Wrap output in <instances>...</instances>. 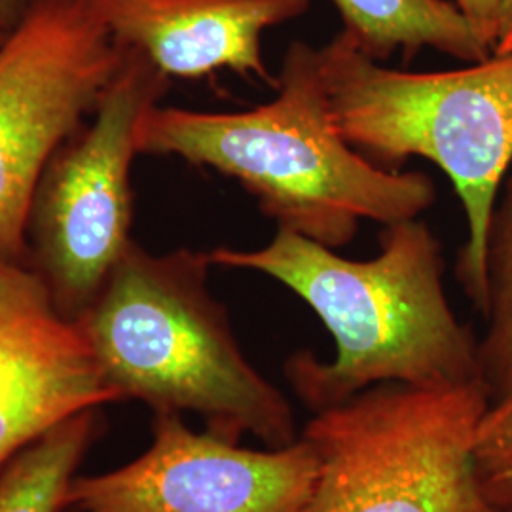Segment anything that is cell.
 Returning a JSON list of instances; mask_svg holds the SVG:
<instances>
[{
    "instance_id": "6da1fadb",
    "label": "cell",
    "mask_w": 512,
    "mask_h": 512,
    "mask_svg": "<svg viewBox=\"0 0 512 512\" xmlns=\"http://www.w3.org/2000/svg\"><path fill=\"white\" fill-rule=\"evenodd\" d=\"M378 243L374 258L349 260L277 230L258 249L209 251L213 266L251 270L285 285L332 334V361L302 349L283 366L294 395L313 414L372 385H482L478 338L450 306L433 230L420 219L401 220L384 226Z\"/></svg>"
},
{
    "instance_id": "7a4b0ae2",
    "label": "cell",
    "mask_w": 512,
    "mask_h": 512,
    "mask_svg": "<svg viewBox=\"0 0 512 512\" xmlns=\"http://www.w3.org/2000/svg\"><path fill=\"white\" fill-rule=\"evenodd\" d=\"M137 147L238 181L277 230L330 249L349 245L361 220L420 219L437 202L429 175L384 169L340 135L319 52L304 40L289 44L268 103L239 112L158 103L141 118Z\"/></svg>"
},
{
    "instance_id": "3957f363",
    "label": "cell",
    "mask_w": 512,
    "mask_h": 512,
    "mask_svg": "<svg viewBox=\"0 0 512 512\" xmlns=\"http://www.w3.org/2000/svg\"><path fill=\"white\" fill-rule=\"evenodd\" d=\"M209 251L154 255L131 241L76 321L118 401L154 414H198L205 431L268 448L298 440L289 399L241 351L224 304L207 289Z\"/></svg>"
},
{
    "instance_id": "277c9868",
    "label": "cell",
    "mask_w": 512,
    "mask_h": 512,
    "mask_svg": "<svg viewBox=\"0 0 512 512\" xmlns=\"http://www.w3.org/2000/svg\"><path fill=\"white\" fill-rule=\"evenodd\" d=\"M317 52L332 122L351 147L393 171L423 158L454 184L467 217L456 277L484 313L486 234L512 165V54L456 71H403L363 54L344 31Z\"/></svg>"
},
{
    "instance_id": "5b68a950",
    "label": "cell",
    "mask_w": 512,
    "mask_h": 512,
    "mask_svg": "<svg viewBox=\"0 0 512 512\" xmlns=\"http://www.w3.org/2000/svg\"><path fill=\"white\" fill-rule=\"evenodd\" d=\"M482 385L378 384L315 412L302 437L317 456L308 512H497L476 480Z\"/></svg>"
},
{
    "instance_id": "8992f818",
    "label": "cell",
    "mask_w": 512,
    "mask_h": 512,
    "mask_svg": "<svg viewBox=\"0 0 512 512\" xmlns=\"http://www.w3.org/2000/svg\"><path fill=\"white\" fill-rule=\"evenodd\" d=\"M126 50L97 109L38 179L27 219L31 264L57 308L78 319L131 245V165L141 118L171 88L145 55Z\"/></svg>"
},
{
    "instance_id": "52a82bcc",
    "label": "cell",
    "mask_w": 512,
    "mask_h": 512,
    "mask_svg": "<svg viewBox=\"0 0 512 512\" xmlns=\"http://www.w3.org/2000/svg\"><path fill=\"white\" fill-rule=\"evenodd\" d=\"M124 55L86 0H37L2 40L0 258L29 262L38 179L95 112Z\"/></svg>"
},
{
    "instance_id": "ba28073f",
    "label": "cell",
    "mask_w": 512,
    "mask_h": 512,
    "mask_svg": "<svg viewBox=\"0 0 512 512\" xmlns=\"http://www.w3.org/2000/svg\"><path fill=\"white\" fill-rule=\"evenodd\" d=\"M317 469L304 437L253 450L156 414L147 452L110 473L74 476L63 512H308Z\"/></svg>"
},
{
    "instance_id": "9c48e42d",
    "label": "cell",
    "mask_w": 512,
    "mask_h": 512,
    "mask_svg": "<svg viewBox=\"0 0 512 512\" xmlns=\"http://www.w3.org/2000/svg\"><path fill=\"white\" fill-rule=\"evenodd\" d=\"M114 401L84 330L42 275L0 258V471L59 423Z\"/></svg>"
},
{
    "instance_id": "30bf717a",
    "label": "cell",
    "mask_w": 512,
    "mask_h": 512,
    "mask_svg": "<svg viewBox=\"0 0 512 512\" xmlns=\"http://www.w3.org/2000/svg\"><path fill=\"white\" fill-rule=\"evenodd\" d=\"M110 37L169 78L232 71L274 86L262 38L304 16L310 0H86Z\"/></svg>"
},
{
    "instance_id": "8fae6325",
    "label": "cell",
    "mask_w": 512,
    "mask_h": 512,
    "mask_svg": "<svg viewBox=\"0 0 512 512\" xmlns=\"http://www.w3.org/2000/svg\"><path fill=\"white\" fill-rule=\"evenodd\" d=\"M342 31L363 54L384 63L395 54L412 59L423 48L465 63L492 50L478 38L454 0H330Z\"/></svg>"
},
{
    "instance_id": "7c38bea8",
    "label": "cell",
    "mask_w": 512,
    "mask_h": 512,
    "mask_svg": "<svg viewBox=\"0 0 512 512\" xmlns=\"http://www.w3.org/2000/svg\"><path fill=\"white\" fill-rule=\"evenodd\" d=\"M95 431V410L59 423L0 471V512H63Z\"/></svg>"
},
{
    "instance_id": "4fadbf2b",
    "label": "cell",
    "mask_w": 512,
    "mask_h": 512,
    "mask_svg": "<svg viewBox=\"0 0 512 512\" xmlns=\"http://www.w3.org/2000/svg\"><path fill=\"white\" fill-rule=\"evenodd\" d=\"M486 330L478 340L488 403L512 397V165L495 196L486 234Z\"/></svg>"
},
{
    "instance_id": "5bb4252c",
    "label": "cell",
    "mask_w": 512,
    "mask_h": 512,
    "mask_svg": "<svg viewBox=\"0 0 512 512\" xmlns=\"http://www.w3.org/2000/svg\"><path fill=\"white\" fill-rule=\"evenodd\" d=\"M473 463L484 499L497 512H512V397L488 404L482 414Z\"/></svg>"
},
{
    "instance_id": "9a60e30c",
    "label": "cell",
    "mask_w": 512,
    "mask_h": 512,
    "mask_svg": "<svg viewBox=\"0 0 512 512\" xmlns=\"http://www.w3.org/2000/svg\"><path fill=\"white\" fill-rule=\"evenodd\" d=\"M454 2L463 12V16L469 19L478 38L492 50L503 0H454Z\"/></svg>"
},
{
    "instance_id": "2e32d148",
    "label": "cell",
    "mask_w": 512,
    "mask_h": 512,
    "mask_svg": "<svg viewBox=\"0 0 512 512\" xmlns=\"http://www.w3.org/2000/svg\"><path fill=\"white\" fill-rule=\"evenodd\" d=\"M35 2L37 0H0V33H12L27 18Z\"/></svg>"
},
{
    "instance_id": "e0dca14e",
    "label": "cell",
    "mask_w": 512,
    "mask_h": 512,
    "mask_svg": "<svg viewBox=\"0 0 512 512\" xmlns=\"http://www.w3.org/2000/svg\"><path fill=\"white\" fill-rule=\"evenodd\" d=\"M492 54H512V0H503Z\"/></svg>"
},
{
    "instance_id": "ac0fdd59",
    "label": "cell",
    "mask_w": 512,
    "mask_h": 512,
    "mask_svg": "<svg viewBox=\"0 0 512 512\" xmlns=\"http://www.w3.org/2000/svg\"><path fill=\"white\" fill-rule=\"evenodd\" d=\"M4 38H6V35H4V33H0V44H2V40H4Z\"/></svg>"
}]
</instances>
